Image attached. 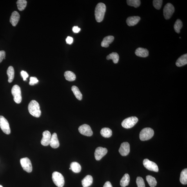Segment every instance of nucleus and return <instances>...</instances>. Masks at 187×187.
<instances>
[{
    "label": "nucleus",
    "mask_w": 187,
    "mask_h": 187,
    "mask_svg": "<svg viewBox=\"0 0 187 187\" xmlns=\"http://www.w3.org/2000/svg\"><path fill=\"white\" fill-rule=\"evenodd\" d=\"M106 10V7L103 3L97 4L95 10V15L96 20L98 22L103 21Z\"/></svg>",
    "instance_id": "f257e3e1"
},
{
    "label": "nucleus",
    "mask_w": 187,
    "mask_h": 187,
    "mask_svg": "<svg viewBox=\"0 0 187 187\" xmlns=\"http://www.w3.org/2000/svg\"><path fill=\"white\" fill-rule=\"evenodd\" d=\"M28 110L30 114L33 116L39 117L41 115V111L39 104L35 100L31 101L28 105Z\"/></svg>",
    "instance_id": "f03ea898"
},
{
    "label": "nucleus",
    "mask_w": 187,
    "mask_h": 187,
    "mask_svg": "<svg viewBox=\"0 0 187 187\" xmlns=\"http://www.w3.org/2000/svg\"><path fill=\"white\" fill-rule=\"evenodd\" d=\"M154 134V131L150 128H144L140 132L139 137L141 141H146L152 138Z\"/></svg>",
    "instance_id": "7ed1b4c3"
},
{
    "label": "nucleus",
    "mask_w": 187,
    "mask_h": 187,
    "mask_svg": "<svg viewBox=\"0 0 187 187\" xmlns=\"http://www.w3.org/2000/svg\"><path fill=\"white\" fill-rule=\"evenodd\" d=\"M52 179L53 183L57 186H64V178L61 173L55 171L52 174Z\"/></svg>",
    "instance_id": "20e7f679"
},
{
    "label": "nucleus",
    "mask_w": 187,
    "mask_h": 187,
    "mask_svg": "<svg viewBox=\"0 0 187 187\" xmlns=\"http://www.w3.org/2000/svg\"><path fill=\"white\" fill-rule=\"evenodd\" d=\"M12 94L14 97V101L17 104H19L22 101V98L21 91L19 86L15 85L13 87L11 91Z\"/></svg>",
    "instance_id": "39448f33"
},
{
    "label": "nucleus",
    "mask_w": 187,
    "mask_h": 187,
    "mask_svg": "<svg viewBox=\"0 0 187 187\" xmlns=\"http://www.w3.org/2000/svg\"><path fill=\"white\" fill-rule=\"evenodd\" d=\"M138 121V118L135 117H132L127 118L124 119L122 123V126L123 128L129 129L133 127Z\"/></svg>",
    "instance_id": "423d86ee"
},
{
    "label": "nucleus",
    "mask_w": 187,
    "mask_h": 187,
    "mask_svg": "<svg viewBox=\"0 0 187 187\" xmlns=\"http://www.w3.org/2000/svg\"><path fill=\"white\" fill-rule=\"evenodd\" d=\"M174 6L171 3H168L165 6L163 9V14L166 19H170L174 12Z\"/></svg>",
    "instance_id": "0eeeda50"
},
{
    "label": "nucleus",
    "mask_w": 187,
    "mask_h": 187,
    "mask_svg": "<svg viewBox=\"0 0 187 187\" xmlns=\"http://www.w3.org/2000/svg\"><path fill=\"white\" fill-rule=\"evenodd\" d=\"M0 127L3 132L7 135L10 133V129L8 122L3 116H0Z\"/></svg>",
    "instance_id": "6e6552de"
},
{
    "label": "nucleus",
    "mask_w": 187,
    "mask_h": 187,
    "mask_svg": "<svg viewBox=\"0 0 187 187\" xmlns=\"http://www.w3.org/2000/svg\"><path fill=\"white\" fill-rule=\"evenodd\" d=\"M20 163L24 171L28 173H31L32 171V166L30 159L27 157L20 159Z\"/></svg>",
    "instance_id": "1a4fd4ad"
},
{
    "label": "nucleus",
    "mask_w": 187,
    "mask_h": 187,
    "mask_svg": "<svg viewBox=\"0 0 187 187\" xmlns=\"http://www.w3.org/2000/svg\"><path fill=\"white\" fill-rule=\"evenodd\" d=\"M143 165L144 167L149 170L155 172L159 171V169L157 165L155 162L151 161L148 159L144 160Z\"/></svg>",
    "instance_id": "9d476101"
},
{
    "label": "nucleus",
    "mask_w": 187,
    "mask_h": 187,
    "mask_svg": "<svg viewBox=\"0 0 187 187\" xmlns=\"http://www.w3.org/2000/svg\"><path fill=\"white\" fill-rule=\"evenodd\" d=\"M79 132L81 134L86 136L90 137L93 134L91 127L87 124H84L80 126L79 128Z\"/></svg>",
    "instance_id": "9b49d317"
},
{
    "label": "nucleus",
    "mask_w": 187,
    "mask_h": 187,
    "mask_svg": "<svg viewBox=\"0 0 187 187\" xmlns=\"http://www.w3.org/2000/svg\"><path fill=\"white\" fill-rule=\"evenodd\" d=\"M108 153V150L106 148L102 147H99L96 149L94 155L95 159L97 161H99Z\"/></svg>",
    "instance_id": "f8f14e48"
},
{
    "label": "nucleus",
    "mask_w": 187,
    "mask_h": 187,
    "mask_svg": "<svg viewBox=\"0 0 187 187\" xmlns=\"http://www.w3.org/2000/svg\"><path fill=\"white\" fill-rule=\"evenodd\" d=\"M130 151V146L128 142L122 143L119 149L120 154L122 156H126L129 154Z\"/></svg>",
    "instance_id": "ddd939ff"
},
{
    "label": "nucleus",
    "mask_w": 187,
    "mask_h": 187,
    "mask_svg": "<svg viewBox=\"0 0 187 187\" xmlns=\"http://www.w3.org/2000/svg\"><path fill=\"white\" fill-rule=\"evenodd\" d=\"M52 137L49 131L46 130L43 133V138L41 140V144L44 146H48L49 144L50 140Z\"/></svg>",
    "instance_id": "4468645a"
},
{
    "label": "nucleus",
    "mask_w": 187,
    "mask_h": 187,
    "mask_svg": "<svg viewBox=\"0 0 187 187\" xmlns=\"http://www.w3.org/2000/svg\"><path fill=\"white\" fill-rule=\"evenodd\" d=\"M20 19V15L17 11H14L11 15L10 22L13 26H15L17 25Z\"/></svg>",
    "instance_id": "2eb2a0df"
},
{
    "label": "nucleus",
    "mask_w": 187,
    "mask_h": 187,
    "mask_svg": "<svg viewBox=\"0 0 187 187\" xmlns=\"http://www.w3.org/2000/svg\"><path fill=\"white\" fill-rule=\"evenodd\" d=\"M50 145L53 148H57L59 146L60 144L56 133H53L51 137Z\"/></svg>",
    "instance_id": "dca6fc26"
},
{
    "label": "nucleus",
    "mask_w": 187,
    "mask_h": 187,
    "mask_svg": "<svg viewBox=\"0 0 187 187\" xmlns=\"http://www.w3.org/2000/svg\"><path fill=\"white\" fill-rule=\"evenodd\" d=\"M140 19L141 18L138 16H130L127 19L126 23L129 26H134L138 23Z\"/></svg>",
    "instance_id": "f3484780"
},
{
    "label": "nucleus",
    "mask_w": 187,
    "mask_h": 187,
    "mask_svg": "<svg viewBox=\"0 0 187 187\" xmlns=\"http://www.w3.org/2000/svg\"><path fill=\"white\" fill-rule=\"evenodd\" d=\"M135 54L137 56L140 57L146 58L149 55V51L146 49L139 48L135 51Z\"/></svg>",
    "instance_id": "a211bd4d"
},
{
    "label": "nucleus",
    "mask_w": 187,
    "mask_h": 187,
    "mask_svg": "<svg viewBox=\"0 0 187 187\" xmlns=\"http://www.w3.org/2000/svg\"><path fill=\"white\" fill-rule=\"evenodd\" d=\"M114 39V37L111 35L105 37L102 42L101 46L105 48L108 47L109 44L112 43Z\"/></svg>",
    "instance_id": "6ab92c4d"
},
{
    "label": "nucleus",
    "mask_w": 187,
    "mask_h": 187,
    "mask_svg": "<svg viewBox=\"0 0 187 187\" xmlns=\"http://www.w3.org/2000/svg\"><path fill=\"white\" fill-rule=\"evenodd\" d=\"M187 64V54L183 55L177 60L176 65L179 67L186 65Z\"/></svg>",
    "instance_id": "aec40b11"
},
{
    "label": "nucleus",
    "mask_w": 187,
    "mask_h": 187,
    "mask_svg": "<svg viewBox=\"0 0 187 187\" xmlns=\"http://www.w3.org/2000/svg\"><path fill=\"white\" fill-rule=\"evenodd\" d=\"M82 184L83 187H88L92 184L93 178L92 176L88 175L82 180Z\"/></svg>",
    "instance_id": "412c9836"
},
{
    "label": "nucleus",
    "mask_w": 187,
    "mask_h": 187,
    "mask_svg": "<svg viewBox=\"0 0 187 187\" xmlns=\"http://www.w3.org/2000/svg\"><path fill=\"white\" fill-rule=\"evenodd\" d=\"M130 177L128 174H126L123 176L120 182V185L122 187H125L128 186L129 183Z\"/></svg>",
    "instance_id": "4be33fe9"
},
{
    "label": "nucleus",
    "mask_w": 187,
    "mask_h": 187,
    "mask_svg": "<svg viewBox=\"0 0 187 187\" xmlns=\"http://www.w3.org/2000/svg\"><path fill=\"white\" fill-rule=\"evenodd\" d=\"M64 76L67 81L73 82L75 81L76 76L75 73L70 71H67L64 73Z\"/></svg>",
    "instance_id": "5701e85b"
},
{
    "label": "nucleus",
    "mask_w": 187,
    "mask_h": 187,
    "mask_svg": "<svg viewBox=\"0 0 187 187\" xmlns=\"http://www.w3.org/2000/svg\"><path fill=\"white\" fill-rule=\"evenodd\" d=\"M7 73L8 77V82L11 83L13 81L14 78V70L12 66H10L7 69Z\"/></svg>",
    "instance_id": "b1692460"
},
{
    "label": "nucleus",
    "mask_w": 187,
    "mask_h": 187,
    "mask_svg": "<svg viewBox=\"0 0 187 187\" xmlns=\"http://www.w3.org/2000/svg\"><path fill=\"white\" fill-rule=\"evenodd\" d=\"M100 133L102 136L106 138L110 137L112 134V130L108 128H104L102 129Z\"/></svg>",
    "instance_id": "393cba45"
},
{
    "label": "nucleus",
    "mask_w": 187,
    "mask_h": 187,
    "mask_svg": "<svg viewBox=\"0 0 187 187\" xmlns=\"http://www.w3.org/2000/svg\"><path fill=\"white\" fill-rule=\"evenodd\" d=\"M106 59L108 60H112L113 63L117 64L119 61V55L116 52H112L107 56Z\"/></svg>",
    "instance_id": "a878e982"
},
{
    "label": "nucleus",
    "mask_w": 187,
    "mask_h": 187,
    "mask_svg": "<svg viewBox=\"0 0 187 187\" xmlns=\"http://www.w3.org/2000/svg\"><path fill=\"white\" fill-rule=\"evenodd\" d=\"M71 170H72L73 172L75 173H79L81 171V167L80 165L76 162H72L71 164L70 165Z\"/></svg>",
    "instance_id": "bb28decb"
},
{
    "label": "nucleus",
    "mask_w": 187,
    "mask_h": 187,
    "mask_svg": "<svg viewBox=\"0 0 187 187\" xmlns=\"http://www.w3.org/2000/svg\"><path fill=\"white\" fill-rule=\"evenodd\" d=\"M72 90L73 91V94H74L76 98L79 100H81L82 99V94L79 90V88L77 86H73L72 88Z\"/></svg>",
    "instance_id": "cd10ccee"
},
{
    "label": "nucleus",
    "mask_w": 187,
    "mask_h": 187,
    "mask_svg": "<svg viewBox=\"0 0 187 187\" xmlns=\"http://www.w3.org/2000/svg\"><path fill=\"white\" fill-rule=\"evenodd\" d=\"M180 181L182 184L186 185L187 184V169H184L182 171L180 175Z\"/></svg>",
    "instance_id": "c85d7f7f"
},
{
    "label": "nucleus",
    "mask_w": 187,
    "mask_h": 187,
    "mask_svg": "<svg viewBox=\"0 0 187 187\" xmlns=\"http://www.w3.org/2000/svg\"><path fill=\"white\" fill-rule=\"evenodd\" d=\"M146 180L151 187H155L156 186L157 182L154 177L151 175L147 176Z\"/></svg>",
    "instance_id": "c756f323"
},
{
    "label": "nucleus",
    "mask_w": 187,
    "mask_h": 187,
    "mask_svg": "<svg viewBox=\"0 0 187 187\" xmlns=\"http://www.w3.org/2000/svg\"><path fill=\"white\" fill-rule=\"evenodd\" d=\"M27 2L25 0H19L16 2L17 8L20 11H23L25 9Z\"/></svg>",
    "instance_id": "7c9ffc66"
},
{
    "label": "nucleus",
    "mask_w": 187,
    "mask_h": 187,
    "mask_svg": "<svg viewBox=\"0 0 187 187\" xmlns=\"http://www.w3.org/2000/svg\"><path fill=\"white\" fill-rule=\"evenodd\" d=\"M174 29L175 32L179 33L180 32V30L182 28L183 23L181 20L177 19L174 25Z\"/></svg>",
    "instance_id": "2f4dec72"
},
{
    "label": "nucleus",
    "mask_w": 187,
    "mask_h": 187,
    "mask_svg": "<svg viewBox=\"0 0 187 187\" xmlns=\"http://www.w3.org/2000/svg\"><path fill=\"white\" fill-rule=\"evenodd\" d=\"M126 2L129 6H133L136 8L139 7L141 4V1L140 0H128Z\"/></svg>",
    "instance_id": "473e14b6"
},
{
    "label": "nucleus",
    "mask_w": 187,
    "mask_h": 187,
    "mask_svg": "<svg viewBox=\"0 0 187 187\" xmlns=\"http://www.w3.org/2000/svg\"><path fill=\"white\" fill-rule=\"evenodd\" d=\"M162 0H154L153 1V6L157 10H159L162 7Z\"/></svg>",
    "instance_id": "72a5a7b5"
},
{
    "label": "nucleus",
    "mask_w": 187,
    "mask_h": 187,
    "mask_svg": "<svg viewBox=\"0 0 187 187\" xmlns=\"http://www.w3.org/2000/svg\"><path fill=\"white\" fill-rule=\"evenodd\" d=\"M136 183L138 187H145L144 180L141 177H137Z\"/></svg>",
    "instance_id": "f704fd0d"
},
{
    "label": "nucleus",
    "mask_w": 187,
    "mask_h": 187,
    "mask_svg": "<svg viewBox=\"0 0 187 187\" xmlns=\"http://www.w3.org/2000/svg\"><path fill=\"white\" fill-rule=\"evenodd\" d=\"M30 80V81L29 84L30 85H34L37 83L39 82L38 80L36 77H31Z\"/></svg>",
    "instance_id": "c9c22d12"
},
{
    "label": "nucleus",
    "mask_w": 187,
    "mask_h": 187,
    "mask_svg": "<svg viewBox=\"0 0 187 187\" xmlns=\"http://www.w3.org/2000/svg\"><path fill=\"white\" fill-rule=\"evenodd\" d=\"M6 53L4 51H0V63L3 59H5Z\"/></svg>",
    "instance_id": "e433bc0d"
},
{
    "label": "nucleus",
    "mask_w": 187,
    "mask_h": 187,
    "mask_svg": "<svg viewBox=\"0 0 187 187\" xmlns=\"http://www.w3.org/2000/svg\"><path fill=\"white\" fill-rule=\"evenodd\" d=\"M21 76L23 78L24 81H25L27 78L28 77V75L27 73L25 71L22 70L21 73Z\"/></svg>",
    "instance_id": "4c0bfd02"
},
{
    "label": "nucleus",
    "mask_w": 187,
    "mask_h": 187,
    "mask_svg": "<svg viewBox=\"0 0 187 187\" xmlns=\"http://www.w3.org/2000/svg\"><path fill=\"white\" fill-rule=\"evenodd\" d=\"M66 42L67 44H72L73 42V38L70 37H68L66 39Z\"/></svg>",
    "instance_id": "58836bf2"
},
{
    "label": "nucleus",
    "mask_w": 187,
    "mask_h": 187,
    "mask_svg": "<svg viewBox=\"0 0 187 187\" xmlns=\"http://www.w3.org/2000/svg\"><path fill=\"white\" fill-rule=\"evenodd\" d=\"M80 30H81V28H79L77 26H73V31L74 33H79Z\"/></svg>",
    "instance_id": "ea45409f"
},
{
    "label": "nucleus",
    "mask_w": 187,
    "mask_h": 187,
    "mask_svg": "<svg viewBox=\"0 0 187 187\" xmlns=\"http://www.w3.org/2000/svg\"><path fill=\"white\" fill-rule=\"evenodd\" d=\"M103 187H113V186L110 182L107 181L105 183Z\"/></svg>",
    "instance_id": "a19ab883"
},
{
    "label": "nucleus",
    "mask_w": 187,
    "mask_h": 187,
    "mask_svg": "<svg viewBox=\"0 0 187 187\" xmlns=\"http://www.w3.org/2000/svg\"><path fill=\"white\" fill-rule=\"evenodd\" d=\"M0 187H3V186L0 185Z\"/></svg>",
    "instance_id": "79ce46f5"
},
{
    "label": "nucleus",
    "mask_w": 187,
    "mask_h": 187,
    "mask_svg": "<svg viewBox=\"0 0 187 187\" xmlns=\"http://www.w3.org/2000/svg\"><path fill=\"white\" fill-rule=\"evenodd\" d=\"M180 39H181V37H180Z\"/></svg>",
    "instance_id": "37998d69"
},
{
    "label": "nucleus",
    "mask_w": 187,
    "mask_h": 187,
    "mask_svg": "<svg viewBox=\"0 0 187 187\" xmlns=\"http://www.w3.org/2000/svg\"><path fill=\"white\" fill-rule=\"evenodd\" d=\"M70 170H71V168H70Z\"/></svg>",
    "instance_id": "c03bdc74"
}]
</instances>
